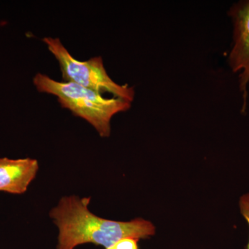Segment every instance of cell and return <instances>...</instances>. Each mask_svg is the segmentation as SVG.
<instances>
[{
  "instance_id": "obj_1",
  "label": "cell",
  "mask_w": 249,
  "mask_h": 249,
  "mask_svg": "<svg viewBox=\"0 0 249 249\" xmlns=\"http://www.w3.org/2000/svg\"><path fill=\"white\" fill-rule=\"evenodd\" d=\"M90 197L65 196L51 211L49 215L59 230L57 249H74L88 243L107 249L126 237L139 240L155 235L154 224L142 218L117 222L98 217L90 212Z\"/></svg>"
},
{
  "instance_id": "obj_2",
  "label": "cell",
  "mask_w": 249,
  "mask_h": 249,
  "mask_svg": "<svg viewBox=\"0 0 249 249\" xmlns=\"http://www.w3.org/2000/svg\"><path fill=\"white\" fill-rule=\"evenodd\" d=\"M34 84L39 92L54 95L62 108L88 121L101 137L111 134L113 116L130 109L132 103L119 98L103 97V95L76 83L57 81L38 73Z\"/></svg>"
},
{
  "instance_id": "obj_3",
  "label": "cell",
  "mask_w": 249,
  "mask_h": 249,
  "mask_svg": "<svg viewBox=\"0 0 249 249\" xmlns=\"http://www.w3.org/2000/svg\"><path fill=\"white\" fill-rule=\"evenodd\" d=\"M43 42L60 65L62 78L65 82L76 83L103 94L111 93L114 97L132 103L135 91L133 87L115 83L104 67L101 57H94L86 61L73 58L59 38L47 37Z\"/></svg>"
},
{
  "instance_id": "obj_4",
  "label": "cell",
  "mask_w": 249,
  "mask_h": 249,
  "mask_svg": "<svg viewBox=\"0 0 249 249\" xmlns=\"http://www.w3.org/2000/svg\"><path fill=\"white\" fill-rule=\"evenodd\" d=\"M228 15L232 24V42L228 63L233 73H238L239 88L243 98L242 111L245 112L249 84V0L232 4Z\"/></svg>"
},
{
  "instance_id": "obj_5",
  "label": "cell",
  "mask_w": 249,
  "mask_h": 249,
  "mask_svg": "<svg viewBox=\"0 0 249 249\" xmlns=\"http://www.w3.org/2000/svg\"><path fill=\"white\" fill-rule=\"evenodd\" d=\"M38 162L31 158H0V192L21 195L35 178Z\"/></svg>"
},
{
  "instance_id": "obj_6",
  "label": "cell",
  "mask_w": 249,
  "mask_h": 249,
  "mask_svg": "<svg viewBox=\"0 0 249 249\" xmlns=\"http://www.w3.org/2000/svg\"><path fill=\"white\" fill-rule=\"evenodd\" d=\"M137 239L126 237L106 249H139Z\"/></svg>"
},
{
  "instance_id": "obj_7",
  "label": "cell",
  "mask_w": 249,
  "mask_h": 249,
  "mask_svg": "<svg viewBox=\"0 0 249 249\" xmlns=\"http://www.w3.org/2000/svg\"><path fill=\"white\" fill-rule=\"evenodd\" d=\"M240 209L241 213L245 217L249 226V194L242 196L240 199ZM247 249H249V242Z\"/></svg>"
}]
</instances>
